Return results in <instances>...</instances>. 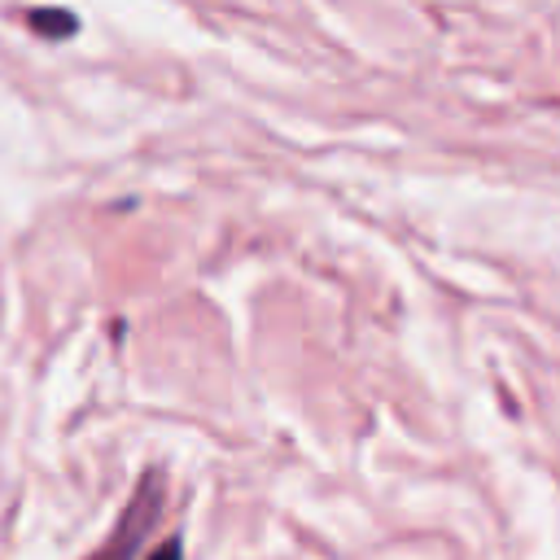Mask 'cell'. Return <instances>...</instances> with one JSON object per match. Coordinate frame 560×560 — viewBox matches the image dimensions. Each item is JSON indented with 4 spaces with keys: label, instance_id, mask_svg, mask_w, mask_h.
I'll list each match as a JSON object with an SVG mask.
<instances>
[{
    "label": "cell",
    "instance_id": "7a4b0ae2",
    "mask_svg": "<svg viewBox=\"0 0 560 560\" xmlns=\"http://www.w3.org/2000/svg\"><path fill=\"white\" fill-rule=\"evenodd\" d=\"M26 22H31V31H35L39 39H70L74 26H79L74 13H66V9H31Z\"/></svg>",
    "mask_w": 560,
    "mask_h": 560
},
{
    "label": "cell",
    "instance_id": "6da1fadb",
    "mask_svg": "<svg viewBox=\"0 0 560 560\" xmlns=\"http://www.w3.org/2000/svg\"><path fill=\"white\" fill-rule=\"evenodd\" d=\"M158 508H162V477H158V472H144V477H140V486H136V494L127 499V508H122V516H118L114 534H109V538H105V547H101V551H92L88 560H131V556H136V547L144 542V534L153 529Z\"/></svg>",
    "mask_w": 560,
    "mask_h": 560
},
{
    "label": "cell",
    "instance_id": "3957f363",
    "mask_svg": "<svg viewBox=\"0 0 560 560\" xmlns=\"http://www.w3.org/2000/svg\"><path fill=\"white\" fill-rule=\"evenodd\" d=\"M149 560H184V538H179V534H166Z\"/></svg>",
    "mask_w": 560,
    "mask_h": 560
}]
</instances>
